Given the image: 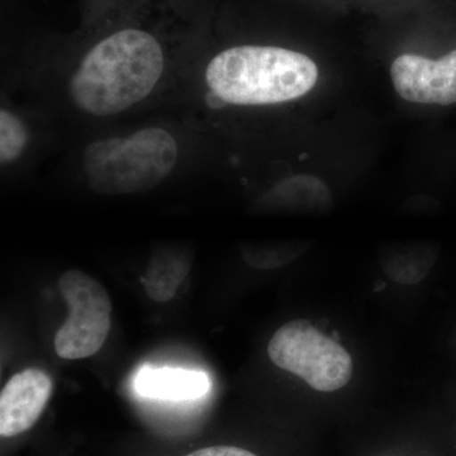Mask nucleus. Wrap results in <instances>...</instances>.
<instances>
[{
  "label": "nucleus",
  "mask_w": 456,
  "mask_h": 456,
  "mask_svg": "<svg viewBox=\"0 0 456 456\" xmlns=\"http://www.w3.org/2000/svg\"><path fill=\"white\" fill-rule=\"evenodd\" d=\"M165 71L163 47L141 29L108 36L84 56L71 77L69 94L93 117L130 110L151 94Z\"/></svg>",
  "instance_id": "nucleus-1"
},
{
  "label": "nucleus",
  "mask_w": 456,
  "mask_h": 456,
  "mask_svg": "<svg viewBox=\"0 0 456 456\" xmlns=\"http://www.w3.org/2000/svg\"><path fill=\"white\" fill-rule=\"evenodd\" d=\"M318 66L310 56L274 46L231 47L206 69L208 88L233 106H272L294 101L317 84Z\"/></svg>",
  "instance_id": "nucleus-2"
},
{
  "label": "nucleus",
  "mask_w": 456,
  "mask_h": 456,
  "mask_svg": "<svg viewBox=\"0 0 456 456\" xmlns=\"http://www.w3.org/2000/svg\"><path fill=\"white\" fill-rule=\"evenodd\" d=\"M178 143L169 131L142 128L126 137L94 141L84 151L86 183L104 196L143 193L158 187L178 161Z\"/></svg>",
  "instance_id": "nucleus-3"
},
{
  "label": "nucleus",
  "mask_w": 456,
  "mask_h": 456,
  "mask_svg": "<svg viewBox=\"0 0 456 456\" xmlns=\"http://www.w3.org/2000/svg\"><path fill=\"white\" fill-rule=\"evenodd\" d=\"M268 354L278 368L302 378L318 392L344 388L353 377L350 354L305 320L281 326L269 342Z\"/></svg>",
  "instance_id": "nucleus-4"
},
{
  "label": "nucleus",
  "mask_w": 456,
  "mask_h": 456,
  "mask_svg": "<svg viewBox=\"0 0 456 456\" xmlns=\"http://www.w3.org/2000/svg\"><path fill=\"white\" fill-rule=\"evenodd\" d=\"M57 285L69 314L55 335L56 354L66 360L90 358L102 349L110 334V294L103 285L80 270L65 272Z\"/></svg>",
  "instance_id": "nucleus-5"
},
{
  "label": "nucleus",
  "mask_w": 456,
  "mask_h": 456,
  "mask_svg": "<svg viewBox=\"0 0 456 456\" xmlns=\"http://www.w3.org/2000/svg\"><path fill=\"white\" fill-rule=\"evenodd\" d=\"M393 86L399 97L416 104H456V50L439 60L404 53L391 66Z\"/></svg>",
  "instance_id": "nucleus-6"
},
{
  "label": "nucleus",
  "mask_w": 456,
  "mask_h": 456,
  "mask_svg": "<svg viewBox=\"0 0 456 456\" xmlns=\"http://www.w3.org/2000/svg\"><path fill=\"white\" fill-rule=\"evenodd\" d=\"M53 384L41 369L14 374L0 393V435L17 436L38 421L53 393Z\"/></svg>",
  "instance_id": "nucleus-7"
},
{
  "label": "nucleus",
  "mask_w": 456,
  "mask_h": 456,
  "mask_svg": "<svg viewBox=\"0 0 456 456\" xmlns=\"http://www.w3.org/2000/svg\"><path fill=\"white\" fill-rule=\"evenodd\" d=\"M143 397L164 401H188L203 397L211 388L208 375L180 368L143 367L134 382Z\"/></svg>",
  "instance_id": "nucleus-8"
},
{
  "label": "nucleus",
  "mask_w": 456,
  "mask_h": 456,
  "mask_svg": "<svg viewBox=\"0 0 456 456\" xmlns=\"http://www.w3.org/2000/svg\"><path fill=\"white\" fill-rule=\"evenodd\" d=\"M191 264L179 255L158 254L150 261L143 285L147 296L156 302H169L175 297L183 279L187 277Z\"/></svg>",
  "instance_id": "nucleus-9"
},
{
  "label": "nucleus",
  "mask_w": 456,
  "mask_h": 456,
  "mask_svg": "<svg viewBox=\"0 0 456 456\" xmlns=\"http://www.w3.org/2000/svg\"><path fill=\"white\" fill-rule=\"evenodd\" d=\"M28 143V130L26 123L12 113L2 110L0 112V161L2 165L14 163L25 151Z\"/></svg>",
  "instance_id": "nucleus-10"
},
{
  "label": "nucleus",
  "mask_w": 456,
  "mask_h": 456,
  "mask_svg": "<svg viewBox=\"0 0 456 456\" xmlns=\"http://www.w3.org/2000/svg\"><path fill=\"white\" fill-rule=\"evenodd\" d=\"M187 456H256L248 450L236 448V446H211L197 450Z\"/></svg>",
  "instance_id": "nucleus-11"
}]
</instances>
